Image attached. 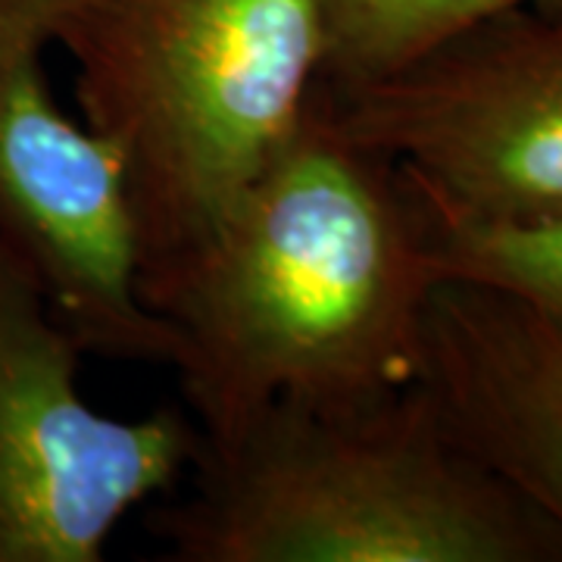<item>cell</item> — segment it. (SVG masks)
<instances>
[{
	"instance_id": "6da1fadb",
	"label": "cell",
	"mask_w": 562,
	"mask_h": 562,
	"mask_svg": "<svg viewBox=\"0 0 562 562\" xmlns=\"http://www.w3.org/2000/svg\"><path fill=\"white\" fill-rule=\"evenodd\" d=\"M435 272L397 166L353 140L325 91L203 241L144 291L179 331L203 447L276 403L369 401L416 379Z\"/></svg>"
},
{
	"instance_id": "7a4b0ae2",
	"label": "cell",
	"mask_w": 562,
	"mask_h": 562,
	"mask_svg": "<svg viewBox=\"0 0 562 562\" xmlns=\"http://www.w3.org/2000/svg\"><path fill=\"white\" fill-rule=\"evenodd\" d=\"M150 516L179 562H528L562 538L443 431L416 382L276 403Z\"/></svg>"
},
{
	"instance_id": "3957f363",
	"label": "cell",
	"mask_w": 562,
	"mask_h": 562,
	"mask_svg": "<svg viewBox=\"0 0 562 562\" xmlns=\"http://www.w3.org/2000/svg\"><path fill=\"white\" fill-rule=\"evenodd\" d=\"M81 120L122 162L140 297L220 222L319 91V0H50Z\"/></svg>"
},
{
	"instance_id": "277c9868",
	"label": "cell",
	"mask_w": 562,
	"mask_h": 562,
	"mask_svg": "<svg viewBox=\"0 0 562 562\" xmlns=\"http://www.w3.org/2000/svg\"><path fill=\"white\" fill-rule=\"evenodd\" d=\"M325 101L350 138L447 213L562 216V3L497 16Z\"/></svg>"
},
{
	"instance_id": "5b68a950",
	"label": "cell",
	"mask_w": 562,
	"mask_h": 562,
	"mask_svg": "<svg viewBox=\"0 0 562 562\" xmlns=\"http://www.w3.org/2000/svg\"><path fill=\"white\" fill-rule=\"evenodd\" d=\"M76 335L0 241V562H101L138 503L191 475V416L98 413L79 391Z\"/></svg>"
},
{
	"instance_id": "8992f818",
	"label": "cell",
	"mask_w": 562,
	"mask_h": 562,
	"mask_svg": "<svg viewBox=\"0 0 562 562\" xmlns=\"http://www.w3.org/2000/svg\"><path fill=\"white\" fill-rule=\"evenodd\" d=\"M50 0H0V241L38 279L85 353L179 360V331L138 288L116 150L50 91Z\"/></svg>"
},
{
	"instance_id": "52a82bcc",
	"label": "cell",
	"mask_w": 562,
	"mask_h": 562,
	"mask_svg": "<svg viewBox=\"0 0 562 562\" xmlns=\"http://www.w3.org/2000/svg\"><path fill=\"white\" fill-rule=\"evenodd\" d=\"M413 382L457 447L562 538V322L501 288L435 279Z\"/></svg>"
},
{
	"instance_id": "ba28073f",
	"label": "cell",
	"mask_w": 562,
	"mask_h": 562,
	"mask_svg": "<svg viewBox=\"0 0 562 562\" xmlns=\"http://www.w3.org/2000/svg\"><path fill=\"white\" fill-rule=\"evenodd\" d=\"M562 0H319L325 91L387 79L484 22Z\"/></svg>"
},
{
	"instance_id": "9c48e42d",
	"label": "cell",
	"mask_w": 562,
	"mask_h": 562,
	"mask_svg": "<svg viewBox=\"0 0 562 562\" xmlns=\"http://www.w3.org/2000/svg\"><path fill=\"white\" fill-rule=\"evenodd\" d=\"M403 188L416 206L435 279L501 288L562 322V216L525 222L469 220L419 198L406 179Z\"/></svg>"
}]
</instances>
